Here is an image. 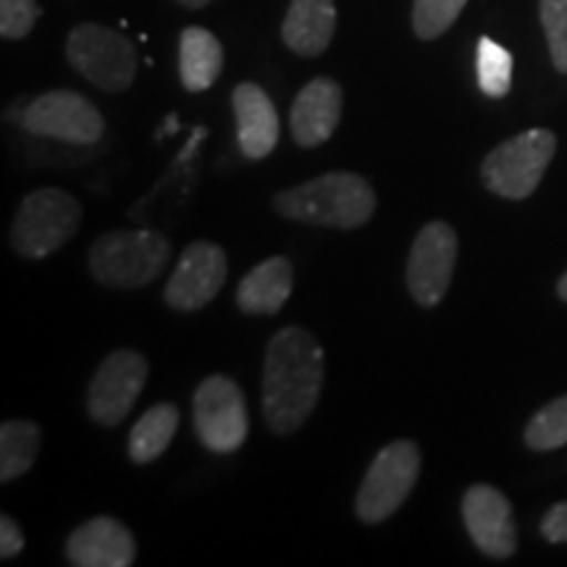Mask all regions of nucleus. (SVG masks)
I'll use <instances>...</instances> for the list:
<instances>
[{"mask_svg": "<svg viewBox=\"0 0 567 567\" xmlns=\"http://www.w3.org/2000/svg\"><path fill=\"white\" fill-rule=\"evenodd\" d=\"M463 520L473 544L486 557L507 559L517 549V526L513 505L499 488L476 484L463 496Z\"/></svg>", "mask_w": 567, "mask_h": 567, "instance_id": "ddd939ff", "label": "nucleus"}, {"mask_svg": "<svg viewBox=\"0 0 567 567\" xmlns=\"http://www.w3.org/2000/svg\"><path fill=\"white\" fill-rule=\"evenodd\" d=\"M66 61L103 92H124L137 80V48L124 32L103 24H80L66 38Z\"/></svg>", "mask_w": 567, "mask_h": 567, "instance_id": "0eeeda50", "label": "nucleus"}, {"mask_svg": "<svg viewBox=\"0 0 567 567\" xmlns=\"http://www.w3.org/2000/svg\"><path fill=\"white\" fill-rule=\"evenodd\" d=\"M274 210L287 221L352 231L373 218L375 193L365 176L331 172L284 189L274 197Z\"/></svg>", "mask_w": 567, "mask_h": 567, "instance_id": "f03ea898", "label": "nucleus"}, {"mask_svg": "<svg viewBox=\"0 0 567 567\" xmlns=\"http://www.w3.org/2000/svg\"><path fill=\"white\" fill-rule=\"evenodd\" d=\"M226 274H229V260L224 247L208 239L189 243L179 255L172 279L163 287V302L179 313H195L216 300L226 284Z\"/></svg>", "mask_w": 567, "mask_h": 567, "instance_id": "f8f14e48", "label": "nucleus"}, {"mask_svg": "<svg viewBox=\"0 0 567 567\" xmlns=\"http://www.w3.org/2000/svg\"><path fill=\"white\" fill-rule=\"evenodd\" d=\"M478 87L486 97H505L513 87V55L492 38H481L476 48Z\"/></svg>", "mask_w": 567, "mask_h": 567, "instance_id": "4be33fe9", "label": "nucleus"}, {"mask_svg": "<svg viewBox=\"0 0 567 567\" xmlns=\"http://www.w3.org/2000/svg\"><path fill=\"white\" fill-rule=\"evenodd\" d=\"M542 536L549 544H567V502L549 507L542 517Z\"/></svg>", "mask_w": 567, "mask_h": 567, "instance_id": "cd10ccee", "label": "nucleus"}, {"mask_svg": "<svg viewBox=\"0 0 567 567\" xmlns=\"http://www.w3.org/2000/svg\"><path fill=\"white\" fill-rule=\"evenodd\" d=\"M195 434L208 452L231 455L247 442L250 417L243 389L229 375H208L193 396Z\"/></svg>", "mask_w": 567, "mask_h": 567, "instance_id": "6e6552de", "label": "nucleus"}, {"mask_svg": "<svg viewBox=\"0 0 567 567\" xmlns=\"http://www.w3.org/2000/svg\"><path fill=\"white\" fill-rule=\"evenodd\" d=\"M145 354L130 347H118L103 360L87 386V415L103 429H116L137 405L142 389L147 384Z\"/></svg>", "mask_w": 567, "mask_h": 567, "instance_id": "1a4fd4ad", "label": "nucleus"}, {"mask_svg": "<svg viewBox=\"0 0 567 567\" xmlns=\"http://www.w3.org/2000/svg\"><path fill=\"white\" fill-rule=\"evenodd\" d=\"M530 452H551L567 444V394L551 400L530 417L523 431Z\"/></svg>", "mask_w": 567, "mask_h": 567, "instance_id": "5701e85b", "label": "nucleus"}, {"mask_svg": "<svg viewBox=\"0 0 567 567\" xmlns=\"http://www.w3.org/2000/svg\"><path fill=\"white\" fill-rule=\"evenodd\" d=\"M179 431V408L174 402H158L145 410L130 434V460L134 465H151L174 442Z\"/></svg>", "mask_w": 567, "mask_h": 567, "instance_id": "aec40b11", "label": "nucleus"}, {"mask_svg": "<svg viewBox=\"0 0 567 567\" xmlns=\"http://www.w3.org/2000/svg\"><path fill=\"white\" fill-rule=\"evenodd\" d=\"M66 559L76 567H130L137 559V542L122 520L97 515L71 530Z\"/></svg>", "mask_w": 567, "mask_h": 567, "instance_id": "4468645a", "label": "nucleus"}, {"mask_svg": "<svg viewBox=\"0 0 567 567\" xmlns=\"http://www.w3.org/2000/svg\"><path fill=\"white\" fill-rule=\"evenodd\" d=\"M40 425L32 421H6L0 425V481L11 484L38 463Z\"/></svg>", "mask_w": 567, "mask_h": 567, "instance_id": "412c9836", "label": "nucleus"}, {"mask_svg": "<svg viewBox=\"0 0 567 567\" xmlns=\"http://www.w3.org/2000/svg\"><path fill=\"white\" fill-rule=\"evenodd\" d=\"M82 224V205L61 187L32 189L19 203L9 239L13 252L24 260H42L74 239Z\"/></svg>", "mask_w": 567, "mask_h": 567, "instance_id": "20e7f679", "label": "nucleus"}, {"mask_svg": "<svg viewBox=\"0 0 567 567\" xmlns=\"http://www.w3.org/2000/svg\"><path fill=\"white\" fill-rule=\"evenodd\" d=\"M295 287L292 260L276 255L250 268L237 287V308L247 316H276Z\"/></svg>", "mask_w": 567, "mask_h": 567, "instance_id": "a211bd4d", "label": "nucleus"}, {"mask_svg": "<svg viewBox=\"0 0 567 567\" xmlns=\"http://www.w3.org/2000/svg\"><path fill=\"white\" fill-rule=\"evenodd\" d=\"M21 126L38 137L69 145H95L105 134V118L87 97L71 90H53L34 97L21 113Z\"/></svg>", "mask_w": 567, "mask_h": 567, "instance_id": "9d476101", "label": "nucleus"}, {"mask_svg": "<svg viewBox=\"0 0 567 567\" xmlns=\"http://www.w3.org/2000/svg\"><path fill=\"white\" fill-rule=\"evenodd\" d=\"M557 297L567 302V271L559 276V281H557Z\"/></svg>", "mask_w": 567, "mask_h": 567, "instance_id": "c85d7f7f", "label": "nucleus"}, {"mask_svg": "<svg viewBox=\"0 0 567 567\" xmlns=\"http://www.w3.org/2000/svg\"><path fill=\"white\" fill-rule=\"evenodd\" d=\"M557 153L549 130H528L496 145L481 163V182L488 193L505 200H526L538 189L544 172Z\"/></svg>", "mask_w": 567, "mask_h": 567, "instance_id": "39448f33", "label": "nucleus"}, {"mask_svg": "<svg viewBox=\"0 0 567 567\" xmlns=\"http://www.w3.org/2000/svg\"><path fill=\"white\" fill-rule=\"evenodd\" d=\"M538 17L547 34L551 63L559 74H567V0H538Z\"/></svg>", "mask_w": 567, "mask_h": 567, "instance_id": "393cba45", "label": "nucleus"}, {"mask_svg": "<svg viewBox=\"0 0 567 567\" xmlns=\"http://www.w3.org/2000/svg\"><path fill=\"white\" fill-rule=\"evenodd\" d=\"M24 544H27V538H24V530H21L19 523L13 520L11 515L0 517V557L13 559L17 555H21Z\"/></svg>", "mask_w": 567, "mask_h": 567, "instance_id": "bb28decb", "label": "nucleus"}, {"mask_svg": "<svg viewBox=\"0 0 567 567\" xmlns=\"http://www.w3.org/2000/svg\"><path fill=\"white\" fill-rule=\"evenodd\" d=\"M224 71V45L205 27H187L179 34V80L187 92H205Z\"/></svg>", "mask_w": 567, "mask_h": 567, "instance_id": "6ab92c4d", "label": "nucleus"}, {"mask_svg": "<svg viewBox=\"0 0 567 567\" xmlns=\"http://www.w3.org/2000/svg\"><path fill=\"white\" fill-rule=\"evenodd\" d=\"M172 258V243L153 229L101 234L87 250L90 276L109 289H145Z\"/></svg>", "mask_w": 567, "mask_h": 567, "instance_id": "7ed1b4c3", "label": "nucleus"}, {"mask_svg": "<svg viewBox=\"0 0 567 567\" xmlns=\"http://www.w3.org/2000/svg\"><path fill=\"white\" fill-rule=\"evenodd\" d=\"M344 109L342 84L331 76H316L297 92L289 111V130L300 147H318L337 132Z\"/></svg>", "mask_w": 567, "mask_h": 567, "instance_id": "2eb2a0df", "label": "nucleus"}, {"mask_svg": "<svg viewBox=\"0 0 567 567\" xmlns=\"http://www.w3.org/2000/svg\"><path fill=\"white\" fill-rule=\"evenodd\" d=\"M38 0H0V38L21 40L32 32L34 21L40 19Z\"/></svg>", "mask_w": 567, "mask_h": 567, "instance_id": "a878e982", "label": "nucleus"}, {"mask_svg": "<svg viewBox=\"0 0 567 567\" xmlns=\"http://www.w3.org/2000/svg\"><path fill=\"white\" fill-rule=\"evenodd\" d=\"M179 3L184 6V9H193V11H197V9H205V6H208L210 0H179Z\"/></svg>", "mask_w": 567, "mask_h": 567, "instance_id": "c756f323", "label": "nucleus"}, {"mask_svg": "<svg viewBox=\"0 0 567 567\" xmlns=\"http://www.w3.org/2000/svg\"><path fill=\"white\" fill-rule=\"evenodd\" d=\"M421 476V450L413 439H396L386 444L368 465L363 484L354 496V515L365 526L392 517L408 502Z\"/></svg>", "mask_w": 567, "mask_h": 567, "instance_id": "423d86ee", "label": "nucleus"}, {"mask_svg": "<svg viewBox=\"0 0 567 567\" xmlns=\"http://www.w3.org/2000/svg\"><path fill=\"white\" fill-rule=\"evenodd\" d=\"M467 6V0H413V32L417 40H436L444 32H450V27L455 24L460 13Z\"/></svg>", "mask_w": 567, "mask_h": 567, "instance_id": "b1692460", "label": "nucleus"}, {"mask_svg": "<svg viewBox=\"0 0 567 567\" xmlns=\"http://www.w3.org/2000/svg\"><path fill=\"white\" fill-rule=\"evenodd\" d=\"M457 231L446 221H431L417 231L408 255L405 281L421 308H436L450 289L457 264Z\"/></svg>", "mask_w": 567, "mask_h": 567, "instance_id": "9b49d317", "label": "nucleus"}, {"mask_svg": "<svg viewBox=\"0 0 567 567\" xmlns=\"http://www.w3.org/2000/svg\"><path fill=\"white\" fill-rule=\"evenodd\" d=\"M237 142L245 158H268L279 145V113L268 92L255 82L237 84L231 92Z\"/></svg>", "mask_w": 567, "mask_h": 567, "instance_id": "dca6fc26", "label": "nucleus"}, {"mask_svg": "<svg viewBox=\"0 0 567 567\" xmlns=\"http://www.w3.org/2000/svg\"><path fill=\"white\" fill-rule=\"evenodd\" d=\"M337 32L334 0H292L281 21V40L295 55L318 59Z\"/></svg>", "mask_w": 567, "mask_h": 567, "instance_id": "f3484780", "label": "nucleus"}, {"mask_svg": "<svg viewBox=\"0 0 567 567\" xmlns=\"http://www.w3.org/2000/svg\"><path fill=\"white\" fill-rule=\"evenodd\" d=\"M326 354L302 326H284L266 347L264 405L266 425L276 436H292L310 421L321 400Z\"/></svg>", "mask_w": 567, "mask_h": 567, "instance_id": "f257e3e1", "label": "nucleus"}]
</instances>
